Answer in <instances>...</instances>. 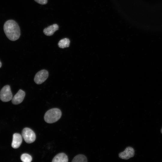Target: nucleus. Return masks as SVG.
Returning <instances> with one entry per match:
<instances>
[{"label": "nucleus", "mask_w": 162, "mask_h": 162, "mask_svg": "<svg viewBox=\"0 0 162 162\" xmlns=\"http://www.w3.org/2000/svg\"><path fill=\"white\" fill-rule=\"evenodd\" d=\"M20 158L23 162H30L32 160L31 156L27 153L22 154Z\"/></svg>", "instance_id": "nucleus-13"}, {"label": "nucleus", "mask_w": 162, "mask_h": 162, "mask_svg": "<svg viewBox=\"0 0 162 162\" xmlns=\"http://www.w3.org/2000/svg\"><path fill=\"white\" fill-rule=\"evenodd\" d=\"M70 41L69 39L65 38L61 40L58 43V47L63 49L68 47L70 45Z\"/></svg>", "instance_id": "nucleus-11"}, {"label": "nucleus", "mask_w": 162, "mask_h": 162, "mask_svg": "<svg viewBox=\"0 0 162 162\" xmlns=\"http://www.w3.org/2000/svg\"><path fill=\"white\" fill-rule=\"evenodd\" d=\"M1 66H2V63L0 61V68L1 67Z\"/></svg>", "instance_id": "nucleus-15"}, {"label": "nucleus", "mask_w": 162, "mask_h": 162, "mask_svg": "<svg viewBox=\"0 0 162 162\" xmlns=\"http://www.w3.org/2000/svg\"><path fill=\"white\" fill-rule=\"evenodd\" d=\"M48 71L46 70H42L36 73L34 77V81L37 84H40L44 82L48 78Z\"/></svg>", "instance_id": "nucleus-5"}, {"label": "nucleus", "mask_w": 162, "mask_h": 162, "mask_svg": "<svg viewBox=\"0 0 162 162\" xmlns=\"http://www.w3.org/2000/svg\"><path fill=\"white\" fill-rule=\"evenodd\" d=\"M37 3L42 5L45 4L47 3V0H34Z\"/></svg>", "instance_id": "nucleus-14"}, {"label": "nucleus", "mask_w": 162, "mask_h": 162, "mask_svg": "<svg viewBox=\"0 0 162 162\" xmlns=\"http://www.w3.org/2000/svg\"><path fill=\"white\" fill-rule=\"evenodd\" d=\"M62 112L57 108L51 109L47 111L44 116V120L48 123H52L58 121L61 118Z\"/></svg>", "instance_id": "nucleus-2"}, {"label": "nucleus", "mask_w": 162, "mask_h": 162, "mask_svg": "<svg viewBox=\"0 0 162 162\" xmlns=\"http://www.w3.org/2000/svg\"><path fill=\"white\" fill-rule=\"evenodd\" d=\"M135 151L134 149L131 147H128L124 150L118 154L119 157L123 159L128 160L134 156Z\"/></svg>", "instance_id": "nucleus-6"}, {"label": "nucleus", "mask_w": 162, "mask_h": 162, "mask_svg": "<svg viewBox=\"0 0 162 162\" xmlns=\"http://www.w3.org/2000/svg\"><path fill=\"white\" fill-rule=\"evenodd\" d=\"M58 26L56 24H53L45 28L43 30L44 34L46 36L52 35L58 29Z\"/></svg>", "instance_id": "nucleus-9"}, {"label": "nucleus", "mask_w": 162, "mask_h": 162, "mask_svg": "<svg viewBox=\"0 0 162 162\" xmlns=\"http://www.w3.org/2000/svg\"><path fill=\"white\" fill-rule=\"evenodd\" d=\"M22 135L25 141L28 143L33 142L36 139L35 133L31 129L29 128H24L22 130Z\"/></svg>", "instance_id": "nucleus-3"}, {"label": "nucleus", "mask_w": 162, "mask_h": 162, "mask_svg": "<svg viewBox=\"0 0 162 162\" xmlns=\"http://www.w3.org/2000/svg\"><path fill=\"white\" fill-rule=\"evenodd\" d=\"M22 136L18 133L13 135L11 146L14 148H17L20 146L22 142Z\"/></svg>", "instance_id": "nucleus-8"}, {"label": "nucleus", "mask_w": 162, "mask_h": 162, "mask_svg": "<svg viewBox=\"0 0 162 162\" xmlns=\"http://www.w3.org/2000/svg\"><path fill=\"white\" fill-rule=\"evenodd\" d=\"M25 96V92L21 89H20L12 98V103L15 105L21 103L23 101Z\"/></svg>", "instance_id": "nucleus-7"}, {"label": "nucleus", "mask_w": 162, "mask_h": 162, "mask_svg": "<svg viewBox=\"0 0 162 162\" xmlns=\"http://www.w3.org/2000/svg\"><path fill=\"white\" fill-rule=\"evenodd\" d=\"M68 158L67 156L63 153H59L53 158V162H68Z\"/></svg>", "instance_id": "nucleus-10"}, {"label": "nucleus", "mask_w": 162, "mask_h": 162, "mask_svg": "<svg viewBox=\"0 0 162 162\" xmlns=\"http://www.w3.org/2000/svg\"><path fill=\"white\" fill-rule=\"evenodd\" d=\"M13 98L12 94L11 91L10 87L7 85L4 86L0 92V99L4 102L9 101Z\"/></svg>", "instance_id": "nucleus-4"}, {"label": "nucleus", "mask_w": 162, "mask_h": 162, "mask_svg": "<svg viewBox=\"0 0 162 162\" xmlns=\"http://www.w3.org/2000/svg\"><path fill=\"white\" fill-rule=\"evenodd\" d=\"M3 29L6 36L10 40L14 41L20 38V28L14 20H10L6 21L4 25Z\"/></svg>", "instance_id": "nucleus-1"}, {"label": "nucleus", "mask_w": 162, "mask_h": 162, "mask_svg": "<svg viewBox=\"0 0 162 162\" xmlns=\"http://www.w3.org/2000/svg\"><path fill=\"white\" fill-rule=\"evenodd\" d=\"M86 157L83 154H79L76 156L72 160V162H87Z\"/></svg>", "instance_id": "nucleus-12"}, {"label": "nucleus", "mask_w": 162, "mask_h": 162, "mask_svg": "<svg viewBox=\"0 0 162 162\" xmlns=\"http://www.w3.org/2000/svg\"><path fill=\"white\" fill-rule=\"evenodd\" d=\"M161 134H162V128L161 129Z\"/></svg>", "instance_id": "nucleus-16"}]
</instances>
